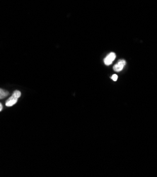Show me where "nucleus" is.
<instances>
[{"label": "nucleus", "instance_id": "1", "mask_svg": "<svg viewBox=\"0 0 157 177\" xmlns=\"http://www.w3.org/2000/svg\"><path fill=\"white\" fill-rule=\"evenodd\" d=\"M116 54L114 52H110V54L108 55L106 58L104 59V64L107 66H109L113 62L114 60L115 59Z\"/></svg>", "mask_w": 157, "mask_h": 177}, {"label": "nucleus", "instance_id": "2", "mask_svg": "<svg viewBox=\"0 0 157 177\" xmlns=\"http://www.w3.org/2000/svg\"><path fill=\"white\" fill-rule=\"evenodd\" d=\"M125 64H126L125 60H124V59L120 60V61H119L118 62H117V64H116L115 66H113L114 71H116V72H120V71H121L122 69H124Z\"/></svg>", "mask_w": 157, "mask_h": 177}, {"label": "nucleus", "instance_id": "3", "mask_svg": "<svg viewBox=\"0 0 157 177\" xmlns=\"http://www.w3.org/2000/svg\"><path fill=\"white\" fill-rule=\"evenodd\" d=\"M18 101V98L14 96V95H12L11 96L9 97V100H7L6 102V107H11L13 105H14Z\"/></svg>", "mask_w": 157, "mask_h": 177}, {"label": "nucleus", "instance_id": "4", "mask_svg": "<svg viewBox=\"0 0 157 177\" xmlns=\"http://www.w3.org/2000/svg\"><path fill=\"white\" fill-rule=\"evenodd\" d=\"M9 95V92L0 88V99H4Z\"/></svg>", "mask_w": 157, "mask_h": 177}, {"label": "nucleus", "instance_id": "5", "mask_svg": "<svg viewBox=\"0 0 157 177\" xmlns=\"http://www.w3.org/2000/svg\"><path fill=\"white\" fill-rule=\"evenodd\" d=\"M13 95H14L16 97H17V98H19V97H21V93L20 91H19V90H15V91L14 92V93H13Z\"/></svg>", "mask_w": 157, "mask_h": 177}, {"label": "nucleus", "instance_id": "6", "mask_svg": "<svg viewBox=\"0 0 157 177\" xmlns=\"http://www.w3.org/2000/svg\"><path fill=\"white\" fill-rule=\"evenodd\" d=\"M117 75H116V74H114V75H113L112 76H111V79H112L113 81H116L117 80Z\"/></svg>", "mask_w": 157, "mask_h": 177}, {"label": "nucleus", "instance_id": "7", "mask_svg": "<svg viewBox=\"0 0 157 177\" xmlns=\"http://www.w3.org/2000/svg\"><path fill=\"white\" fill-rule=\"evenodd\" d=\"M2 109H3V107H2V105H1V103H0V112L1 111V110H2Z\"/></svg>", "mask_w": 157, "mask_h": 177}]
</instances>
